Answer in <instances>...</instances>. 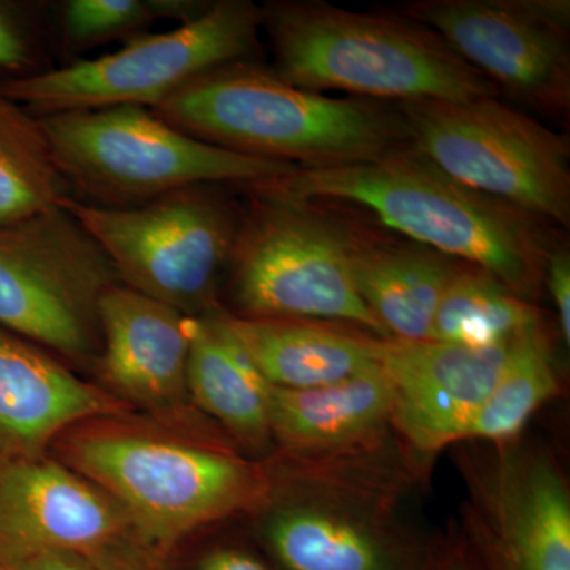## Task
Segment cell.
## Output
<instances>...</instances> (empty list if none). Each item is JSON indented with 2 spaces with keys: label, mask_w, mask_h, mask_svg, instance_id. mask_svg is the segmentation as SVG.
Returning a JSON list of instances; mask_svg holds the SVG:
<instances>
[{
  "label": "cell",
  "mask_w": 570,
  "mask_h": 570,
  "mask_svg": "<svg viewBox=\"0 0 570 570\" xmlns=\"http://www.w3.org/2000/svg\"><path fill=\"white\" fill-rule=\"evenodd\" d=\"M261 186L313 204L362 206L415 245L483 269L521 298L543 281L551 246L539 219L456 181L411 146L373 163L299 168Z\"/></svg>",
  "instance_id": "cell-1"
},
{
  "label": "cell",
  "mask_w": 570,
  "mask_h": 570,
  "mask_svg": "<svg viewBox=\"0 0 570 570\" xmlns=\"http://www.w3.org/2000/svg\"><path fill=\"white\" fill-rule=\"evenodd\" d=\"M151 110L198 140L302 170L373 163L409 146L396 104L305 91L254 61L217 67Z\"/></svg>",
  "instance_id": "cell-2"
},
{
  "label": "cell",
  "mask_w": 570,
  "mask_h": 570,
  "mask_svg": "<svg viewBox=\"0 0 570 570\" xmlns=\"http://www.w3.org/2000/svg\"><path fill=\"white\" fill-rule=\"evenodd\" d=\"M63 464L104 490L153 564L198 528L255 508L272 491L264 469L227 450L100 419L58 441Z\"/></svg>",
  "instance_id": "cell-3"
},
{
  "label": "cell",
  "mask_w": 570,
  "mask_h": 570,
  "mask_svg": "<svg viewBox=\"0 0 570 570\" xmlns=\"http://www.w3.org/2000/svg\"><path fill=\"white\" fill-rule=\"evenodd\" d=\"M262 10L272 70L295 88L389 104L469 102L499 94L439 33L411 18L325 2H269Z\"/></svg>",
  "instance_id": "cell-4"
},
{
  "label": "cell",
  "mask_w": 570,
  "mask_h": 570,
  "mask_svg": "<svg viewBox=\"0 0 570 570\" xmlns=\"http://www.w3.org/2000/svg\"><path fill=\"white\" fill-rule=\"evenodd\" d=\"M59 174L86 204L126 208L184 187H254L299 167L246 156L198 140L137 105L41 116Z\"/></svg>",
  "instance_id": "cell-5"
},
{
  "label": "cell",
  "mask_w": 570,
  "mask_h": 570,
  "mask_svg": "<svg viewBox=\"0 0 570 570\" xmlns=\"http://www.w3.org/2000/svg\"><path fill=\"white\" fill-rule=\"evenodd\" d=\"M262 31V7L219 0L171 31L135 33L121 50L11 78L0 89L36 118L121 105L154 108L217 67L253 61Z\"/></svg>",
  "instance_id": "cell-6"
},
{
  "label": "cell",
  "mask_w": 570,
  "mask_h": 570,
  "mask_svg": "<svg viewBox=\"0 0 570 570\" xmlns=\"http://www.w3.org/2000/svg\"><path fill=\"white\" fill-rule=\"evenodd\" d=\"M230 257L232 292L246 317L348 322L390 337L356 292L348 250L352 232L313 202L247 187Z\"/></svg>",
  "instance_id": "cell-7"
},
{
  "label": "cell",
  "mask_w": 570,
  "mask_h": 570,
  "mask_svg": "<svg viewBox=\"0 0 570 570\" xmlns=\"http://www.w3.org/2000/svg\"><path fill=\"white\" fill-rule=\"evenodd\" d=\"M409 146L456 181L546 223L570 224L566 135L501 102L396 104Z\"/></svg>",
  "instance_id": "cell-8"
},
{
  "label": "cell",
  "mask_w": 570,
  "mask_h": 570,
  "mask_svg": "<svg viewBox=\"0 0 570 570\" xmlns=\"http://www.w3.org/2000/svg\"><path fill=\"white\" fill-rule=\"evenodd\" d=\"M62 205L102 247L121 284L187 316L216 309L214 294L242 220L216 186L184 187L126 208L77 197Z\"/></svg>",
  "instance_id": "cell-9"
},
{
  "label": "cell",
  "mask_w": 570,
  "mask_h": 570,
  "mask_svg": "<svg viewBox=\"0 0 570 570\" xmlns=\"http://www.w3.org/2000/svg\"><path fill=\"white\" fill-rule=\"evenodd\" d=\"M121 283L62 204L0 227V328L70 360L100 355L99 299Z\"/></svg>",
  "instance_id": "cell-10"
},
{
  "label": "cell",
  "mask_w": 570,
  "mask_h": 570,
  "mask_svg": "<svg viewBox=\"0 0 570 570\" xmlns=\"http://www.w3.org/2000/svg\"><path fill=\"white\" fill-rule=\"evenodd\" d=\"M403 13L439 33L498 91L549 115L569 111V0H419Z\"/></svg>",
  "instance_id": "cell-11"
},
{
  "label": "cell",
  "mask_w": 570,
  "mask_h": 570,
  "mask_svg": "<svg viewBox=\"0 0 570 570\" xmlns=\"http://www.w3.org/2000/svg\"><path fill=\"white\" fill-rule=\"evenodd\" d=\"M469 546L485 570H570V493L553 456L502 449L474 479Z\"/></svg>",
  "instance_id": "cell-12"
},
{
  "label": "cell",
  "mask_w": 570,
  "mask_h": 570,
  "mask_svg": "<svg viewBox=\"0 0 570 570\" xmlns=\"http://www.w3.org/2000/svg\"><path fill=\"white\" fill-rule=\"evenodd\" d=\"M126 547L137 549L129 519L91 480L45 455L0 463V564L47 551L92 560Z\"/></svg>",
  "instance_id": "cell-13"
},
{
  "label": "cell",
  "mask_w": 570,
  "mask_h": 570,
  "mask_svg": "<svg viewBox=\"0 0 570 570\" xmlns=\"http://www.w3.org/2000/svg\"><path fill=\"white\" fill-rule=\"evenodd\" d=\"M513 340L499 346L469 347L376 337V360L393 392L390 423L420 452H438L464 441L497 385Z\"/></svg>",
  "instance_id": "cell-14"
},
{
  "label": "cell",
  "mask_w": 570,
  "mask_h": 570,
  "mask_svg": "<svg viewBox=\"0 0 570 570\" xmlns=\"http://www.w3.org/2000/svg\"><path fill=\"white\" fill-rule=\"evenodd\" d=\"M335 490L287 502L262 524L284 570H422L431 547L395 521Z\"/></svg>",
  "instance_id": "cell-15"
},
{
  "label": "cell",
  "mask_w": 570,
  "mask_h": 570,
  "mask_svg": "<svg viewBox=\"0 0 570 570\" xmlns=\"http://www.w3.org/2000/svg\"><path fill=\"white\" fill-rule=\"evenodd\" d=\"M195 322L127 285H110L99 299V366L111 395L154 412L179 411L189 396Z\"/></svg>",
  "instance_id": "cell-16"
},
{
  "label": "cell",
  "mask_w": 570,
  "mask_h": 570,
  "mask_svg": "<svg viewBox=\"0 0 570 570\" xmlns=\"http://www.w3.org/2000/svg\"><path fill=\"white\" fill-rule=\"evenodd\" d=\"M127 409L50 352L0 328V463L37 459L71 428L121 417Z\"/></svg>",
  "instance_id": "cell-17"
},
{
  "label": "cell",
  "mask_w": 570,
  "mask_h": 570,
  "mask_svg": "<svg viewBox=\"0 0 570 570\" xmlns=\"http://www.w3.org/2000/svg\"><path fill=\"white\" fill-rule=\"evenodd\" d=\"M217 317L275 387H321L377 365L376 337L348 335L303 318L234 316L219 309Z\"/></svg>",
  "instance_id": "cell-18"
},
{
  "label": "cell",
  "mask_w": 570,
  "mask_h": 570,
  "mask_svg": "<svg viewBox=\"0 0 570 570\" xmlns=\"http://www.w3.org/2000/svg\"><path fill=\"white\" fill-rule=\"evenodd\" d=\"M392 411V385L379 363L321 387H269L272 438L296 452L354 448L387 425Z\"/></svg>",
  "instance_id": "cell-19"
},
{
  "label": "cell",
  "mask_w": 570,
  "mask_h": 570,
  "mask_svg": "<svg viewBox=\"0 0 570 570\" xmlns=\"http://www.w3.org/2000/svg\"><path fill=\"white\" fill-rule=\"evenodd\" d=\"M348 264L356 292L390 337L431 340L439 303L456 272L449 257L415 243L373 242L352 232Z\"/></svg>",
  "instance_id": "cell-20"
},
{
  "label": "cell",
  "mask_w": 570,
  "mask_h": 570,
  "mask_svg": "<svg viewBox=\"0 0 570 570\" xmlns=\"http://www.w3.org/2000/svg\"><path fill=\"white\" fill-rule=\"evenodd\" d=\"M269 387L246 352L220 324L217 309L195 322L187 390L198 407L250 448L272 441Z\"/></svg>",
  "instance_id": "cell-21"
},
{
  "label": "cell",
  "mask_w": 570,
  "mask_h": 570,
  "mask_svg": "<svg viewBox=\"0 0 570 570\" xmlns=\"http://www.w3.org/2000/svg\"><path fill=\"white\" fill-rule=\"evenodd\" d=\"M71 197L39 118L0 89V227Z\"/></svg>",
  "instance_id": "cell-22"
},
{
  "label": "cell",
  "mask_w": 570,
  "mask_h": 570,
  "mask_svg": "<svg viewBox=\"0 0 570 570\" xmlns=\"http://www.w3.org/2000/svg\"><path fill=\"white\" fill-rule=\"evenodd\" d=\"M538 309L483 269H456L436 316L431 340L469 347L509 343L539 324Z\"/></svg>",
  "instance_id": "cell-23"
},
{
  "label": "cell",
  "mask_w": 570,
  "mask_h": 570,
  "mask_svg": "<svg viewBox=\"0 0 570 570\" xmlns=\"http://www.w3.org/2000/svg\"><path fill=\"white\" fill-rule=\"evenodd\" d=\"M557 390L549 340L539 322L513 340L497 385L472 420L464 441H512Z\"/></svg>",
  "instance_id": "cell-24"
},
{
  "label": "cell",
  "mask_w": 570,
  "mask_h": 570,
  "mask_svg": "<svg viewBox=\"0 0 570 570\" xmlns=\"http://www.w3.org/2000/svg\"><path fill=\"white\" fill-rule=\"evenodd\" d=\"M157 20L151 0H70L61 13L62 36L75 48L130 36Z\"/></svg>",
  "instance_id": "cell-25"
},
{
  "label": "cell",
  "mask_w": 570,
  "mask_h": 570,
  "mask_svg": "<svg viewBox=\"0 0 570 570\" xmlns=\"http://www.w3.org/2000/svg\"><path fill=\"white\" fill-rule=\"evenodd\" d=\"M33 63V51L28 32L6 6L0 3V70L22 71L29 75Z\"/></svg>",
  "instance_id": "cell-26"
},
{
  "label": "cell",
  "mask_w": 570,
  "mask_h": 570,
  "mask_svg": "<svg viewBox=\"0 0 570 570\" xmlns=\"http://www.w3.org/2000/svg\"><path fill=\"white\" fill-rule=\"evenodd\" d=\"M543 283L549 287L557 307L560 332L566 347L570 346V254L568 247L550 250L543 272Z\"/></svg>",
  "instance_id": "cell-27"
},
{
  "label": "cell",
  "mask_w": 570,
  "mask_h": 570,
  "mask_svg": "<svg viewBox=\"0 0 570 570\" xmlns=\"http://www.w3.org/2000/svg\"><path fill=\"white\" fill-rule=\"evenodd\" d=\"M422 570H485L468 540L433 546Z\"/></svg>",
  "instance_id": "cell-28"
},
{
  "label": "cell",
  "mask_w": 570,
  "mask_h": 570,
  "mask_svg": "<svg viewBox=\"0 0 570 570\" xmlns=\"http://www.w3.org/2000/svg\"><path fill=\"white\" fill-rule=\"evenodd\" d=\"M195 570H273L261 558L235 547H220L205 553Z\"/></svg>",
  "instance_id": "cell-29"
},
{
  "label": "cell",
  "mask_w": 570,
  "mask_h": 570,
  "mask_svg": "<svg viewBox=\"0 0 570 570\" xmlns=\"http://www.w3.org/2000/svg\"><path fill=\"white\" fill-rule=\"evenodd\" d=\"M11 570H97L91 558L71 551H47L20 562Z\"/></svg>",
  "instance_id": "cell-30"
},
{
  "label": "cell",
  "mask_w": 570,
  "mask_h": 570,
  "mask_svg": "<svg viewBox=\"0 0 570 570\" xmlns=\"http://www.w3.org/2000/svg\"><path fill=\"white\" fill-rule=\"evenodd\" d=\"M92 561L97 570H156V564L134 547L107 551Z\"/></svg>",
  "instance_id": "cell-31"
},
{
  "label": "cell",
  "mask_w": 570,
  "mask_h": 570,
  "mask_svg": "<svg viewBox=\"0 0 570 570\" xmlns=\"http://www.w3.org/2000/svg\"><path fill=\"white\" fill-rule=\"evenodd\" d=\"M0 570H11V569L6 568V566L0 564Z\"/></svg>",
  "instance_id": "cell-32"
}]
</instances>
